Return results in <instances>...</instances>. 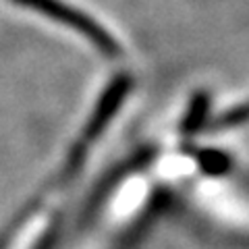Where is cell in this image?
<instances>
[{
  "mask_svg": "<svg viewBox=\"0 0 249 249\" xmlns=\"http://www.w3.org/2000/svg\"><path fill=\"white\" fill-rule=\"evenodd\" d=\"M23 6H29L42 15H48L50 19L62 23V25L71 27L75 31H79L81 36H85L89 42L98 44L100 48H104L106 52H114V40L106 31L98 25L96 21H91L88 15L81 13L75 6L62 2V0H15Z\"/></svg>",
  "mask_w": 249,
  "mask_h": 249,
  "instance_id": "cell-1",
  "label": "cell"
}]
</instances>
